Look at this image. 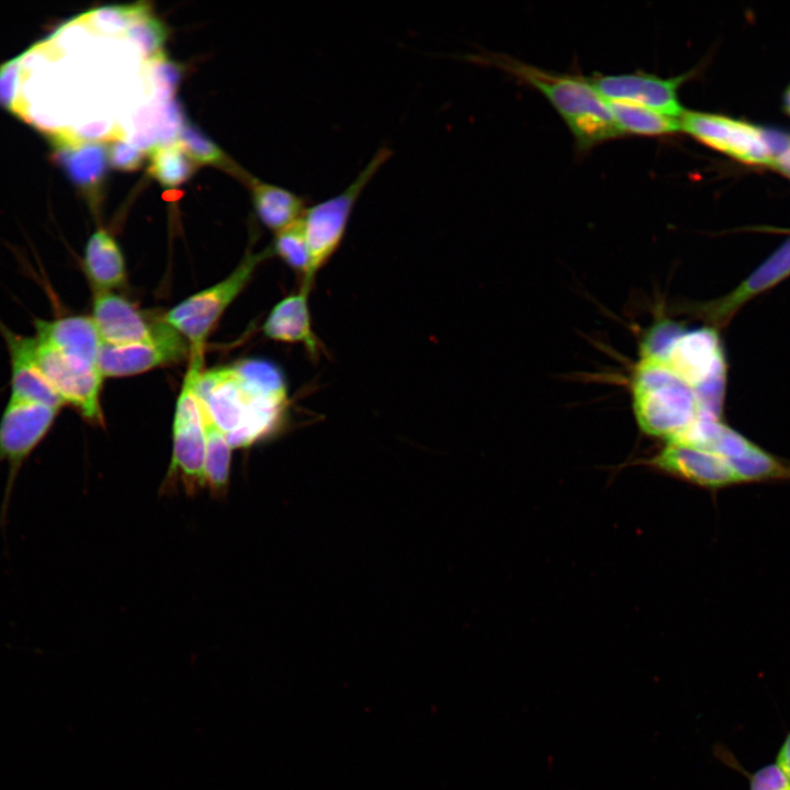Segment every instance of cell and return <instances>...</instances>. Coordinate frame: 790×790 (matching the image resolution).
I'll list each match as a JSON object with an SVG mask.
<instances>
[{
	"label": "cell",
	"mask_w": 790,
	"mask_h": 790,
	"mask_svg": "<svg viewBox=\"0 0 790 790\" xmlns=\"http://www.w3.org/2000/svg\"><path fill=\"white\" fill-rule=\"evenodd\" d=\"M688 75L659 78L650 74L634 72L598 76L591 80L606 101H623L659 113L680 117L685 112L678 99V89Z\"/></svg>",
	"instance_id": "14"
},
{
	"label": "cell",
	"mask_w": 790,
	"mask_h": 790,
	"mask_svg": "<svg viewBox=\"0 0 790 790\" xmlns=\"http://www.w3.org/2000/svg\"><path fill=\"white\" fill-rule=\"evenodd\" d=\"M148 172L165 188H176L188 181L196 165L178 140L157 143L148 150Z\"/></svg>",
	"instance_id": "24"
},
{
	"label": "cell",
	"mask_w": 790,
	"mask_h": 790,
	"mask_svg": "<svg viewBox=\"0 0 790 790\" xmlns=\"http://www.w3.org/2000/svg\"><path fill=\"white\" fill-rule=\"evenodd\" d=\"M790 782V729L781 743L775 761Z\"/></svg>",
	"instance_id": "30"
},
{
	"label": "cell",
	"mask_w": 790,
	"mask_h": 790,
	"mask_svg": "<svg viewBox=\"0 0 790 790\" xmlns=\"http://www.w3.org/2000/svg\"><path fill=\"white\" fill-rule=\"evenodd\" d=\"M33 337L66 356L98 365L101 339L90 315H61L35 318Z\"/></svg>",
	"instance_id": "18"
},
{
	"label": "cell",
	"mask_w": 790,
	"mask_h": 790,
	"mask_svg": "<svg viewBox=\"0 0 790 790\" xmlns=\"http://www.w3.org/2000/svg\"><path fill=\"white\" fill-rule=\"evenodd\" d=\"M54 147L56 159L71 181L95 200L109 163L108 147L101 140H75Z\"/></svg>",
	"instance_id": "19"
},
{
	"label": "cell",
	"mask_w": 790,
	"mask_h": 790,
	"mask_svg": "<svg viewBox=\"0 0 790 790\" xmlns=\"http://www.w3.org/2000/svg\"><path fill=\"white\" fill-rule=\"evenodd\" d=\"M60 408L8 398L0 417V464L8 476L0 506V530L7 523L10 501L19 474L50 432Z\"/></svg>",
	"instance_id": "8"
},
{
	"label": "cell",
	"mask_w": 790,
	"mask_h": 790,
	"mask_svg": "<svg viewBox=\"0 0 790 790\" xmlns=\"http://www.w3.org/2000/svg\"><path fill=\"white\" fill-rule=\"evenodd\" d=\"M0 334L9 354V399L42 404L61 409L63 402L37 364L32 336L14 332L1 319Z\"/></svg>",
	"instance_id": "15"
},
{
	"label": "cell",
	"mask_w": 790,
	"mask_h": 790,
	"mask_svg": "<svg viewBox=\"0 0 790 790\" xmlns=\"http://www.w3.org/2000/svg\"><path fill=\"white\" fill-rule=\"evenodd\" d=\"M82 267L93 291H114L126 283L123 252L114 237L103 228L88 239Z\"/></svg>",
	"instance_id": "20"
},
{
	"label": "cell",
	"mask_w": 790,
	"mask_h": 790,
	"mask_svg": "<svg viewBox=\"0 0 790 790\" xmlns=\"http://www.w3.org/2000/svg\"><path fill=\"white\" fill-rule=\"evenodd\" d=\"M309 292L311 289L301 285L296 293L278 302L264 319L262 331L271 340L302 345L316 359L324 346L312 326Z\"/></svg>",
	"instance_id": "16"
},
{
	"label": "cell",
	"mask_w": 790,
	"mask_h": 790,
	"mask_svg": "<svg viewBox=\"0 0 790 790\" xmlns=\"http://www.w3.org/2000/svg\"><path fill=\"white\" fill-rule=\"evenodd\" d=\"M32 338L37 364L64 406H71L87 422L103 426L101 391L104 377L99 366L63 354Z\"/></svg>",
	"instance_id": "9"
},
{
	"label": "cell",
	"mask_w": 790,
	"mask_h": 790,
	"mask_svg": "<svg viewBox=\"0 0 790 790\" xmlns=\"http://www.w3.org/2000/svg\"><path fill=\"white\" fill-rule=\"evenodd\" d=\"M178 142L195 165H212L229 171L236 169L224 151L190 123L180 127Z\"/></svg>",
	"instance_id": "26"
},
{
	"label": "cell",
	"mask_w": 790,
	"mask_h": 790,
	"mask_svg": "<svg viewBox=\"0 0 790 790\" xmlns=\"http://www.w3.org/2000/svg\"><path fill=\"white\" fill-rule=\"evenodd\" d=\"M620 134L661 136L681 131L680 117L623 101H607Z\"/></svg>",
	"instance_id": "23"
},
{
	"label": "cell",
	"mask_w": 790,
	"mask_h": 790,
	"mask_svg": "<svg viewBox=\"0 0 790 790\" xmlns=\"http://www.w3.org/2000/svg\"><path fill=\"white\" fill-rule=\"evenodd\" d=\"M198 402L205 437L206 481L212 494L219 498L225 496L228 489L233 449L226 435L199 398Z\"/></svg>",
	"instance_id": "22"
},
{
	"label": "cell",
	"mask_w": 790,
	"mask_h": 790,
	"mask_svg": "<svg viewBox=\"0 0 790 790\" xmlns=\"http://www.w3.org/2000/svg\"><path fill=\"white\" fill-rule=\"evenodd\" d=\"M700 393L707 408L720 417L726 365L716 331L712 328L685 330L667 321L655 326L642 343Z\"/></svg>",
	"instance_id": "4"
},
{
	"label": "cell",
	"mask_w": 790,
	"mask_h": 790,
	"mask_svg": "<svg viewBox=\"0 0 790 790\" xmlns=\"http://www.w3.org/2000/svg\"><path fill=\"white\" fill-rule=\"evenodd\" d=\"M680 128L699 142L743 162L774 166L764 129L726 116L687 111Z\"/></svg>",
	"instance_id": "10"
},
{
	"label": "cell",
	"mask_w": 790,
	"mask_h": 790,
	"mask_svg": "<svg viewBox=\"0 0 790 790\" xmlns=\"http://www.w3.org/2000/svg\"><path fill=\"white\" fill-rule=\"evenodd\" d=\"M790 275V238L727 295L702 307L716 325L726 324L748 301Z\"/></svg>",
	"instance_id": "17"
},
{
	"label": "cell",
	"mask_w": 790,
	"mask_h": 790,
	"mask_svg": "<svg viewBox=\"0 0 790 790\" xmlns=\"http://www.w3.org/2000/svg\"><path fill=\"white\" fill-rule=\"evenodd\" d=\"M391 156L386 146L379 148L343 191L306 208L302 222L311 256L312 283L340 247L360 195Z\"/></svg>",
	"instance_id": "7"
},
{
	"label": "cell",
	"mask_w": 790,
	"mask_h": 790,
	"mask_svg": "<svg viewBox=\"0 0 790 790\" xmlns=\"http://www.w3.org/2000/svg\"><path fill=\"white\" fill-rule=\"evenodd\" d=\"M187 373L177 398L172 424V458L161 492L182 487L193 496L207 486L205 437L195 394L204 357H190Z\"/></svg>",
	"instance_id": "5"
},
{
	"label": "cell",
	"mask_w": 790,
	"mask_h": 790,
	"mask_svg": "<svg viewBox=\"0 0 790 790\" xmlns=\"http://www.w3.org/2000/svg\"><path fill=\"white\" fill-rule=\"evenodd\" d=\"M647 464L695 485L719 489L740 485L731 464L720 453L684 440H668Z\"/></svg>",
	"instance_id": "11"
},
{
	"label": "cell",
	"mask_w": 790,
	"mask_h": 790,
	"mask_svg": "<svg viewBox=\"0 0 790 790\" xmlns=\"http://www.w3.org/2000/svg\"><path fill=\"white\" fill-rule=\"evenodd\" d=\"M772 167L790 177V147L775 158Z\"/></svg>",
	"instance_id": "31"
},
{
	"label": "cell",
	"mask_w": 790,
	"mask_h": 790,
	"mask_svg": "<svg viewBox=\"0 0 790 790\" xmlns=\"http://www.w3.org/2000/svg\"><path fill=\"white\" fill-rule=\"evenodd\" d=\"M631 392L640 429L666 441L684 435L702 418H718L696 387L653 352H640Z\"/></svg>",
	"instance_id": "3"
},
{
	"label": "cell",
	"mask_w": 790,
	"mask_h": 790,
	"mask_svg": "<svg viewBox=\"0 0 790 790\" xmlns=\"http://www.w3.org/2000/svg\"><path fill=\"white\" fill-rule=\"evenodd\" d=\"M463 58L499 68L538 89L562 116L582 150L621 135L608 102L590 79L543 70L505 54L481 52Z\"/></svg>",
	"instance_id": "2"
},
{
	"label": "cell",
	"mask_w": 790,
	"mask_h": 790,
	"mask_svg": "<svg viewBox=\"0 0 790 790\" xmlns=\"http://www.w3.org/2000/svg\"><path fill=\"white\" fill-rule=\"evenodd\" d=\"M108 158L111 167L122 171L137 170L144 160L142 149L124 137H114L108 142Z\"/></svg>",
	"instance_id": "29"
},
{
	"label": "cell",
	"mask_w": 790,
	"mask_h": 790,
	"mask_svg": "<svg viewBox=\"0 0 790 790\" xmlns=\"http://www.w3.org/2000/svg\"><path fill=\"white\" fill-rule=\"evenodd\" d=\"M195 393L232 449L249 448L280 430L290 407L282 371L266 360L203 369Z\"/></svg>",
	"instance_id": "1"
},
{
	"label": "cell",
	"mask_w": 790,
	"mask_h": 790,
	"mask_svg": "<svg viewBox=\"0 0 790 790\" xmlns=\"http://www.w3.org/2000/svg\"><path fill=\"white\" fill-rule=\"evenodd\" d=\"M269 255H272L270 249L248 253L226 278L184 298L162 316L187 340L190 357H204L210 334Z\"/></svg>",
	"instance_id": "6"
},
{
	"label": "cell",
	"mask_w": 790,
	"mask_h": 790,
	"mask_svg": "<svg viewBox=\"0 0 790 790\" xmlns=\"http://www.w3.org/2000/svg\"><path fill=\"white\" fill-rule=\"evenodd\" d=\"M250 187L256 213L268 228L278 233L303 217L305 201L295 193L257 179Z\"/></svg>",
	"instance_id": "21"
},
{
	"label": "cell",
	"mask_w": 790,
	"mask_h": 790,
	"mask_svg": "<svg viewBox=\"0 0 790 790\" xmlns=\"http://www.w3.org/2000/svg\"><path fill=\"white\" fill-rule=\"evenodd\" d=\"M713 753L724 765L746 777L749 790H790L788 778L776 763L748 771L724 745H715Z\"/></svg>",
	"instance_id": "27"
},
{
	"label": "cell",
	"mask_w": 790,
	"mask_h": 790,
	"mask_svg": "<svg viewBox=\"0 0 790 790\" xmlns=\"http://www.w3.org/2000/svg\"><path fill=\"white\" fill-rule=\"evenodd\" d=\"M189 357V343L169 325L154 341L127 346L101 343L98 366L104 379L125 377L177 363Z\"/></svg>",
	"instance_id": "13"
},
{
	"label": "cell",
	"mask_w": 790,
	"mask_h": 790,
	"mask_svg": "<svg viewBox=\"0 0 790 790\" xmlns=\"http://www.w3.org/2000/svg\"><path fill=\"white\" fill-rule=\"evenodd\" d=\"M90 316L101 342L111 346L154 341L169 326L162 317L150 321L137 306L114 291H93Z\"/></svg>",
	"instance_id": "12"
},
{
	"label": "cell",
	"mask_w": 790,
	"mask_h": 790,
	"mask_svg": "<svg viewBox=\"0 0 790 790\" xmlns=\"http://www.w3.org/2000/svg\"><path fill=\"white\" fill-rule=\"evenodd\" d=\"M125 35L138 44L150 59L162 54V46L167 40V29L150 11L129 24Z\"/></svg>",
	"instance_id": "28"
},
{
	"label": "cell",
	"mask_w": 790,
	"mask_h": 790,
	"mask_svg": "<svg viewBox=\"0 0 790 790\" xmlns=\"http://www.w3.org/2000/svg\"><path fill=\"white\" fill-rule=\"evenodd\" d=\"M786 108H787L788 112L790 113V88L788 89L787 94H786Z\"/></svg>",
	"instance_id": "32"
},
{
	"label": "cell",
	"mask_w": 790,
	"mask_h": 790,
	"mask_svg": "<svg viewBox=\"0 0 790 790\" xmlns=\"http://www.w3.org/2000/svg\"><path fill=\"white\" fill-rule=\"evenodd\" d=\"M270 250L271 253L280 257L292 270L301 274L303 286L312 289L313 283L309 281L311 256L302 218L275 233V238Z\"/></svg>",
	"instance_id": "25"
}]
</instances>
